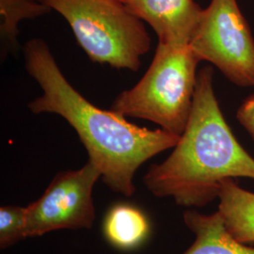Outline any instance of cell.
Wrapping results in <instances>:
<instances>
[{
	"mask_svg": "<svg viewBox=\"0 0 254 254\" xmlns=\"http://www.w3.org/2000/svg\"><path fill=\"white\" fill-rule=\"evenodd\" d=\"M52 9L39 0H0V57L5 61L18 51L19 24L34 20Z\"/></svg>",
	"mask_w": 254,
	"mask_h": 254,
	"instance_id": "obj_11",
	"label": "cell"
},
{
	"mask_svg": "<svg viewBox=\"0 0 254 254\" xmlns=\"http://www.w3.org/2000/svg\"><path fill=\"white\" fill-rule=\"evenodd\" d=\"M64 17L93 63L137 72L151 49L144 22L120 0H39Z\"/></svg>",
	"mask_w": 254,
	"mask_h": 254,
	"instance_id": "obj_4",
	"label": "cell"
},
{
	"mask_svg": "<svg viewBox=\"0 0 254 254\" xmlns=\"http://www.w3.org/2000/svg\"><path fill=\"white\" fill-rule=\"evenodd\" d=\"M236 119L254 141V93L247 97L236 112Z\"/></svg>",
	"mask_w": 254,
	"mask_h": 254,
	"instance_id": "obj_13",
	"label": "cell"
},
{
	"mask_svg": "<svg viewBox=\"0 0 254 254\" xmlns=\"http://www.w3.org/2000/svg\"><path fill=\"white\" fill-rule=\"evenodd\" d=\"M122 2L154 29L158 43L169 45H190L204 9L194 0H124Z\"/></svg>",
	"mask_w": 254,
	"mask_h": 254,
	"instance_id": "obj_7",
	"label": "cell"
},
{
	"mask_svg": "<svg viewBox=\"0 0 254 254\" xmlns=\"http://www.w3.org/2000/svg\"><path fill=\"white\" fill-rule=\"evenodd\" d=\"M149 232L150 224L144 214L127 204L114 206L105 218V236L119 249L130 250L140 245Z\"/></svg>",
	"mask_w": 254,
	"mask_h": 254,
	"instance_id": "obj_10",
	"label": "cell"
},
{
	"mask_svg": "<svg viewBox=\"0 0 254 254\" xmlns=\"http://www.w3.org/2000/svg\"><path fill=\"white\" fill-rule=\"evenodd\" d=\"M101 178L87 161L80 169L58 173L44 194L27 206V237L59 230L91 229L96 218L92 191Z\"/></svg>",
	"mask_w": 254,
	"mask_h": 254,
	"instance_id": "obj_6",
	"label": "cell"
},
{
	"mask_svg": "<svg viewBox=\"0 0 254 254\" xmlns=\"http://www.w3.org/2000/svg\"><path fill=\"white\" fill-rule=\"evenodd\" d=\"M199 63L190 45L158 43L146 73L133 88L119 94L111 110L181 136L190 116Z\"/></svg>",
	"mask_w": 254,
	"mask_h": 254,
	"instance_id": "obj_3",
	"label": "cell"
},
{
	"mask_svg": "<svg viewBox=\"0 0 254 254\" xmlns=\"http://www.w3.org/2000/svg\"><path fill=\"white\" fill-rule=\"evenodd\" d=\"M27 207H0V249L5 250L27 238Z\"/></svg>",
	"mask_w": 254,
	"mask_h": 254,
	"instance_id": "obj_12",
	"label": "cell"
},
{
	"mask_svg": "<svg viewBox=\"0 0 254 254\" xmlns=\"http://www.w3.org/2000/svg\"><path fill=\"white\" fill-rule=\"evenodd\" d=\"M120 1H124V0H120Z\"/></svg>",
	"mask_w": 254,
	"mask_h": 254,
	"instance_id": "obj_14",
	"label": "cell"
},
{
	"mask_svg": "<svg viewBox=\"0 0 254 254\" xmlns=\"http://www.w3.org/2000/svg\"><path fill=\"white\" fill-rule=\"evenodd\" d=\"M214 71L204 66L197 75L190 116L173 153L152 165L143 177L158 198H173L185 207H203L218 198L228 178L254 179V158L237 141L214 91Z\"/></svg>",
	"mask_w": 254,
	"mask_h": 254,
	"instance_id": "obj_2",
	"label": "cell"
},
{
	"mask_svg": "<svg viewBox=\"0 0 254 254\" xmlns=\"http://www.w3.org/2000/svg\"><path fill=\"white\" fill-rule=\"evenodd\" d=\"M218 199V211L230 235L241 243H254V192L228 178L220 183Z\"/></svg>",
	"mask_w": 254,
	"mask_h": 254,
	"instance_id": "obj_9",
	"label": "cell"
},
{
	"mask_svg": "<svg viewBox=\"0 0 254 254\" xmlns=\"http://www.w3.org/2000/svg\"><path fill=\"white\" fill-rule=\"evenodd\" d=\"M190 46L236 86L254 87V36L236 0H211Z\"/></svg>",
	"mask_w": 254,
	"mask_h": 254,
	"instance_id": "obj_5",
	"label": "cell"
},
{
	"mask_svg": "<svg viewBox=\"0 0 254 254\" xmlns=\"http://www.w3.org/2000/svg\"><path fill=\"white\" fill-rule=\"evenodd\" d=\"M184 221L195 235V241L183 254H254V248L230 235L218 211L205 215L188 210L184 213Z\"/></svg>",
	"mask_w": 254,
	"mask_h": 254,
	"instance_id": "obj_8",
	"label": "cell"
},
{
	"mask_svg": "<svg viewBox=\"0 0 254 254\" xmlns=\"http://www.w3.org/2000/svg\"><path fill=\"white\" fill-rule=\"evenodd\" d=\"M23 54L27 73L43 91L28 104L29 110L64 119L79 136L88 160L98 169L103 182L111 190L132 197L138 168L156 154L173 149L180 136L138 127L111 109L92 105L67 80L44 40H29Z\"/></svg>",
	"mask_w": 254,
	"mask_h": 254,
	"instance_id": "obj_1",
	"label": "cell"
}]
</instances>
